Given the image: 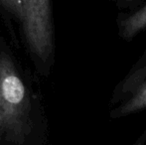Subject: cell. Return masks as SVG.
Listing matches in <instances>:
<instances>
[{"mask_svg":"<svg viewBox=\"0 0 146 145\" xmlns=\"http://www.w3.org/2000/svg\"><path fill=\"white\" fill-rule=\"evenodd\" d=\"M0 134L7 141L23 144L31 133L27 91L11 59L0 56Z\"/></svg>","mask_w":146,"mask_h":145,"instance_id":"obj_1","label":"cell"},{"mask_svg":"<svg viewBox=\"0 0 146 145\" xmlns=\"http://www.w3.org/2000/svg\"><path fill=\"white\" fill-rule=\"evenodd\" d=\"M22 26L31 53L43 62L53 52V26L50 0H22Z\"/></svg>","mask_w":146,"mask_h":145,"instance_id":"obj_2","label":"cell"},{"mask_svg":"<svg viewBox=\"0 0 146 145\" xmlns=\"http://www.w3.org/2000/svg\"><path fill=\"white\" fill-rule=\"evenodd\" d=\"M146 27V5L129 16L122 23V35L125 38L134 36Z\"/></svg>","mask_w":146,"mask_h":145,"instance_id":"obj_3","label":"cell"},{"mask_svg":"<svg viewBox=\"0 0 146 145\" xmlns=\"http://www.w3.org/2000/svg\"><path fill=\"white\" fill-rule=\"evenodd\" d=\"M146 107V83L134 95L118 109L119 115H126Z\"/></svg>","mask_w":146,"mask_h":145,"instance_id":"obj_4","label":"cell"},{"mask_svg":"<svg viewBox=\"0 0 146 145\" xmlns=\"http://www.w3.org/2000/svg\"><path fill=\"white\" fill-rule=\"evenodd\" d=\"M2 5L9 11L16 19L22 22L23 20V6L22 0H0Z\"/></svg>","mask_w":146,"mask_h":145,"instance_id":"obj_5","label":"cell"},{"mask_svg":"<svg viewBox=\"0 0 146 145\" xmlns=\"http://www.w3.org/2000/svg\"><path fill=\"white\" fill-rule=\"evenodd\" d=\"M0 128H1V115H0Z\"/></svg>","mask_w":146,"mask_h":145,"instance_id":"obj_6","label":"cell"}]
</instances>
